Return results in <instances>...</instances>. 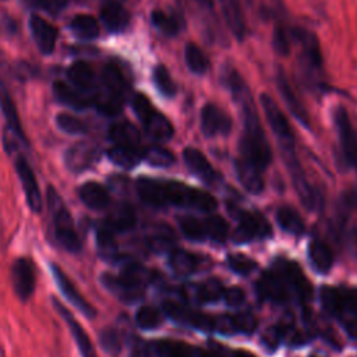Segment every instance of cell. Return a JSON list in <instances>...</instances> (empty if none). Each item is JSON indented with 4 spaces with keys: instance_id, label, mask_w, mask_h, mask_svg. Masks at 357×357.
Instances as JSON below:
<instances>
[{
    "instance_id": "48",
    "label": "cell",
    "mask_w": 357,
    "mask_h": 357,
    "mask_svg": "<svg viewBox=\"0 0 357 357\" xmlns=\"http://www.w3.org/2000/svg\"><path fill=\"white\" fill-rule=\"evenodd\" d=\"M293 42L291 29H289L284 24H276L273 29V47L279 54H289L290 46Z\"/></svg>"
},
{
    "instance_id": "42",
    "label": "cell",
    "mask_w": 357,
    "mask_h": 357,
    "mask_svg": "<svg viewBox=\"0 0 357 357\" xmlns=\"http://www.w3.org/2000/svg\"><path fill=\"white\" fill-rule=\"evenodd\" d=\"M152 81L156 89L166 98H172L176 95V84L169 73V70L159 64L152 71Z\"/></svg>"
},
{
    "instance_id": "21",
    "label": "cell",
    "mask_w": 357,
    "mask_h": 357,
    "mask_svg": "<svg viewBox=\"0 0 357 357\" xmlns=\"http://www.w3.org/2000/svg\"><path fill=\"white\" fill-rule=\"evenodd\" d=\"M100 21L109 32L119 33V32H123L128 26L130 14L121 3L102 1Z\"/></svg>"
},
{
    "instance_id": "47",
    "label": "cell",
    "mask_w": 357,
    "mask_h": 357,
    "mask_svg": "<svg viewBox=\"0 0 357 357\" xmlns=\"http://www.w3.org/2000/svg\"><path fill=\"white\" fill-rule=\"evenodd\" d=\"M205 226H206V237L218 243H223L226 240L229 233V226L222 216L213 215L206 218Z\"/></svg>"
},
{
    "instance_id": "4",
    "label": "cell",
    "mask_w": 357,
    "mask_h": 357,
    "mask_svg": "<svg viewBox=\"0 0 357 357\" xmlns=\"http://www.w3.org/2000/svg\"><path fill=\"white\" fill-rule=\"evenodd\" d=\"M131 106L135 116L144 126L145 132L158 142L169 141L173 137V126L169 119L158 112L149 99L142 93H135L131 99Z\"/></svg>"
},
{
    "instance_id": "35",
    "label": "cell",
    "mask_w": 357,
    "mask_h": 357,
    "mask_svg": "<svg viewBox=\"0 0 357 357\" xmlns=\"http://www.w3.org/2000/svg\"><path fill=\"white\" fill-rule=\"evenodd\" d=\"M70 29L81 40H92L99 36L98 21L92 15L79 14L70 21Z\"/></svg>"
},
{
    "instance_id": "12",
    "label": "cell",
    "mask_w": 357,
    "mask_h": 357,
    "mask_svg": "<svg viewBox=\"0 0 357 357\" xmlns=\"http://www.w3.org/2000/svg\"><path fill=\"white\" fill-rule=\"evenodd\" d=\"M52 303H53L54 310L59 312V315L63 318L67 328L70 329V333H71V336H73V339H74V342L78 347V351H79L81 357H98L96 353H95V347H93V343H92L91 337L85 332L84 326L77 321L74 314L56 297L52 298Z\"/></svg>"
},
{
    "instance_id": "34",
    "label": "cell",
    "mask_w": 357,
    "mask_h": 357,
    "mask_svg": "<svg viewBox=\"0 0 357 357\" xmlns=\"http://www.w3.org/2000/svg\"><path fill=\"white\" fill-rule=\"evenodd\" d=\"M308 258L312 268L319 273H326L333 264L332 251L322 241H312L308 245Z\"/></svg>"
},
{
    "instance_id": "8",
    "label": "cell",
    "mask_w": 357,
    "mask_h": 357,
    "mask_svg": "<svg viewBox=\"0 0 357 357\" xmlns=\"http://www.w3.org/2000/svg\"><path fill=\"white\" fill-rule=\"evenodd\" d=\"M10 273L14 293L21 301H28L36 287L35 262L28 257H20L13 262Z\"/></svg>"
},
{
    "instance_id": "60",
    "label": "cell",
    "mask_w": 357,
    "mask_h": 357,
    "mask_svg": "<svg viewBox=\"0 0 357 357\" xmlns=\"http://www.w3.org/2000/svg\"><path fill=\"white\" fill-rule=\"evenodd\" d=\"M102 1H113V3H121L123 4L126 0H102Z\"/></svg>"
},
{
    "instance_id": "20",
    "label": "cell",
    "mask_w": 357,
    "mask_h": 357,
    "mask_svg": "<svg viewBox=\"0 0 357 357\" xmlns=\"http://www.w3.org/2000/svg\"><path fill=\"white\" fill-rule=\"evenodd\" d=\"M218 4L231 35L237 40H243L247 32V25L240 0H218Z\"/></svg>"
},
{
    "instance_id": "1",
    "label": "cell",
    "mask_w": 357,
    "mask_h": 357,
    "mask_svg": "<svg viewBox=\"0 0 357 357\" xmlns=\"http://www.w3.org/2000/svg\"><path fill=\"white\" fill-rule=\"evenodd\" d=\"M137 192L145 204L152 206L176 205L202 212H211L218 206L216 199L209 192L178 181L141 177L137 181Z\"/></svg>"
},
{
    "instance_id": "16",
    "label": "cell",
    "mask_w": 357,
    "mask_h": 357,
    "mask_svg": "<svg viewBox=\"0 0 357 357\" xmlns=\"http://www.w3.org/2000/svg\"><path fill=\"white\" fill-rule=\"evenodd\" d=\"M258 296L273 303H283L290 296V289L278 271L265 272L257 282Z\"/></svg>"
},
{
    "instance_id": "28",
    "label": "cell",
    "mask_w": 357,
    "mask_h": 357,
    "mask_svg": "<svg viewBox=\"0 0 357 357\" xmlns=\"http://www.w3.org/2000/svg\"><path fill=\"white\" fill-rule=\"evenodd\" d=\"M91 95H92V106H95L96 110L105 116H109V117L117 116L123 109L124 98L110 92L105 86L102 89L95 88L91 92Z\"/></svg>"
},
{
    "instance_id": "18",
    "label": "cell",
    "mask_w": 357,
    "mask_h": 357,
    "mask_svg": "<svg viewBox=\"0 0 357 357\" xmlns=\"http://www.w3.org/2000/svg\"><path fill=\"white\" fill-rule=\"evenodd\" d=\"M276 271L282 275V278L287 283L290 293H294L300 300L310 298L311 286H310L308 280L304 278V275L297 264L289 262V261H280L278 264Z\"/></svg>"
},
{
    "instance_id": "43",
    "label": "cell",
    "mask_w": 357,
    "mask_h": 357,
    "mask_svg": "<svg viewBox=\"0 0 357 357\" xmlns=\"http://www.w3.org/2000/svg\"><path fill=\"white\" fill-rule=\"evenodd\" d=\"M162 322H163V318L160 311L152 305H144L138 308L135 312V324L144 331L155 329Z\"/></svg>"
},
{
    "instance_id": "24",
    "label": "cell",
    "mask_w": 357,
    "mask_h": 357,
    "mask_svg": "<svg viewBox=\"0 0 357 357\" xmlns=\"http://www.w3.org/2000/svg\"><path fill=\"white\" fill-rule=\"evenodd\" d=\"M0 107H1V112H3V114L6 117V121H7V130L6 131L13 134L14 137H17L24 145H28V141H26V137L22 131V126H21L15 105H14L10 93L7 92L6 86L1 82H0Z\"/></svg>"
},
{
    "instance_id": "15",
    "label": "cell",
    "mask_w": 357,
    "mask_h": 357,
    "mask_svg": "<svg viewBox=\"0 0 357 357\" xmlns=\"http://www.w3.org/2000/svg\"><path fill=\"white\" fill-rule=\"evenodd\" d=\"M201 130L206 137L226 135L231 130V119L213 103H205L201 110Z\"/></svg>"
},
{
    "instance_id": "53",
    "label": "cell",
    "mask_w": 357,
    "mask_h": 357,
    "mask_svg": "<svg viewBox=\"0 0 357 357\" xmlns=\"http://www.w3.org/2000/svg\"><path fill=\"white\" fill-rule=\"evenodd\" d=\"M31 3L49 14H59L68 6L70 0H31Z\"/></svg>"
},
{
    "instance_id": "57",
    "label": "cell",
    "mask_w": 357,
    "mask_h": 357,
    "mask_svg": "<svg viewBox=\"0 0 357 357\" xmlns=\"http://www.w3.org/2000/svg\"><path fill=\"white\" fill-rule=\"evenodd\" d=\"M197 7L208 15H213V0H192Z\"/></svg>"
},
{
    "instance_id": "54",
    "label": "cell",
    "mask_w": 357,
    "mask_h": 357,
    "mask_svg": "<svg viewBox=\"0 0 357 357\" xmlns=\"http://www.w3.org/2000/svg\"><path fill=\"white\" fill-rule=\"evenodd\" d=\"M236 322H237V332L250 335L257 329V318L251 314H238L236 315Z\"/></svg>"
},
{
    "instance_id": "56",
    "label": "cell",
    "mask_w": 357,
    "mask_h": 357,
    "mask_svg": "<svg viewBox=\"0 0 357 357\" xmlns=\"http://www.w3.org/2000/svg\"><path fill=\"white\" fill-rule=\"evenodd\" d=\"M222 298L225 300V303H226L227 305H230V307H237V305H240V304L244 301L245 294H244V291H243L241 289H238V287H229V289H225Z\"/></svg>"
},
{
    "instance_id": "22",
    "label": "cell",
    "mask_w": 357,
    "mask_h": 357,
    "mask_svg": "<svg viewBox=\"0 0 357 357\" xmlns=\"http://www.w3.org/2000/svg\"><path fill=\"white\" fill-rule=\"evenodd\" d=\"M78 198L81 202L93 211H102L109 206L110 195L105 185L98 181H86L78 188Z\"/></svg>"
},
{
    "instance_id": "26",
    "label": "cell",
    "mask_w": 357,
    "mask_h": 357,
    "mask_svg": "<svg viewBox=\"0 0 357 357\" xmlns=\"http://www.w3.org/2000/svg\"><path fill=\"white\" fill-rule=\"evenodd\" d=\"M152 349L158 357H204V350L170 339L156 340L152 344Z\"/></svg>"
},
{
    "instance_id": "2",
    "label": "cell",
    "mask_w": 357,
    "mask_h": 357,
    "mask_svg": "<svg viewBox=\"0 0 357 357\" xmlns=\"http://www.w3.org/2000/svg\"><path fill=\"white\" fill-rule=\"evenodd\" d=\"M46 206L50 218V229L56 244L67 252H81L82 244L77 233L73 215L60 192L49 185L46 190Z\"/></svg>"
},
{
    "instance_id": "40",
    "label": "cell",
    "mask_w": 357,
    "mask_h": 357,
    "mask_svg": "<svg viewBox=\"0 0 357 357\" xmlns=\"http://www.w3.org/2000/svg\"><path fill=\"white\" fill-rule=\"evenodd\" d=\"M276 219H278L279 226L284 231H287L290 234H294V236H298V234L304 233L303 219L300 218V215L294 209H291L289 206H282L276 213Z\"/></svg>"
},
{
    "instance_id": "6",
    "label": "cell",
    "mask_w": 357,
    "mask_h": 357,
    "mask_svg": "<svg viewBox=\"0 0 357 357\" xmlns=\"http://www.w3.org/2000/svg\"><path fill=\"white\" fill-rule=\"evenodd\" d=\"M259 100H261V106H262L264 114L266 117V121H268L273 134L278 138V142L280 145L283 158L290 156V155H296V152H294V135H293L291 127H290L284 113L282 112L279 105L268 93H261Z\"/></svg>"
},
{
    "instance_id": "46",
    "label": "cell",
    "mask_w": 357,
    "mask_h": 357,
    "mask_svg": "<svg viewBox=\"0 0 357 357\" xmlns=\"http://www.w3.org/2000/svg\"><path fill=\"white\" fill-rule=\"evenodd\" d=\"M56 124L57 127L70 135H79V134H85L86 132V126L85 123L68 113H60L56 116Z\"/></svg>"
},
{
    "instance_id": "41",
    "label": "cell",
    "mask_w": 357,
    "mask_h": 357,
    "mask_svg": "<svg viewBox=\"0 0 357 357\" xmlns=\"http://www.w3.org/2000/svg\"><path fill=\"white\" fill-rule=\"evenodd\" d=\"M225 287L222 286L220 280L209 279L194 289V297L199 303H212L222 298Z\"/></svg>"
},
{
    "instance_id": "3",
    "label": "cell",
    "mask_w": 357,
    "mask_h": 357,
    "mask_svg": "<svg viewBox=\"0 0 357 357\" xmlns=\"http://www.w3.org/2000/svg\"><path fill=\"white\" fill-rule=\"evenodd\" d=\"M321 300L325 310L336 317L351 337H357V289L324 287Z\"/></svg>"
},
{
    "instance_id": "31",
    "label": "cell",
    "mask_w": 357,
    "mask_h": 357,
    "mask_svg": "<svg viewBox=\"0 0 357 357\" xmlns=\"http://www.w3.org/2000/svg\"><path fill=\"white\" fill-rule=\"evenodd\" d=\"M109 138L116 145L141 148V134L138 128L128 121H120L113 124L109 130Z\"/></svg>"
},
{
    "instance_id": "23",
    "label": "cell",
    "mask_w": 357,
    "mask_h": 357,
    "mask_svg": "<svg viewBox=\"0 0 357 357\" xmlns=\"http://www.w3.org/2000/svg\"><path fill=\"white\" fill-rule=\"evenodd\" d=\"M183 158L187 167L202 181L212 183L218 178L215 169L212 167L209 160L205 158V155L199 149L188 146L183 151Z\"/></svg>"
},
{
    "instance_id": "27",
    "label": "cell",
    "mask_w": 357,
    "mask_h": 357,
    "mask_svg": "<svg viewBox=\"0 0 357 357\" xmlns=\"http://www.w3.org/2000/svg\"><path fill=\"white\" fill-rule=\"evenodd\" d=\"M53 93L60 103L74 110H84L92 106V95H82L81 91H75L60 81L53 84Z\"/></svg>"
},
{
    "instance_id": "49",
    "label": "cell",
    "mask_w": 357,
    "mask_h": 357,
    "mask_svg": "<svg viewBox=\"0 0 357 357\" xmlns=\"http://www.w3.org/2000/svg\"><path fill=\"white\" fill-rule=\"evenodd\" d=\"M99 343H100V347L109 354L119 353V350L121 347V339L119 336V332L112 326L103 328L100 331Z\"/></svg>"
},
{
    "instance_id": "19",
    "label": "cell",
    "mask_w": 357,
    "mask_h": 357,
    "mask_svg": "<svg viewBox=\"0 0 357 357\" xmlns=\"http://www.w3.org/2000/svg\"><path fill=\"white\" fill-rule=\"evenodd\" d=\"M29 29L38 49L43 54H50L56 46L57 29L42 17L35 14L29 17Z\"/></svg>"
},
{
    "instance_id": "36",
    "label": "cell",
    "mask_w": 357,
    "mask_h": 357,
    "mask_svg": "<svg viewBox=\"0 0 357 357\" xmlns=\"http://www.w3.org/2000/svg\"><path fill=\"white\" fill-rule=\"evenodd\" d=\"M102 85L109 89L113 93H117L124 98V93L127 91V81L124 78V74L121 70L113 64L109 63L102 70Z\"/></svg>"
},
{
    "instance_id": "51",
    "label": "cell",
    "mask_w": 357,
    "mask_h": 357,
    "mask_svg": "<svg viewBox=\"0 0 357 357\" xmlns=\"http://www.w3.org/2000/svg\"><path fill=\"white\" fill-rule=\"evenodd\" d=\"M213 331H218L223 335H233L237 332L236 315H220L213 318Z\"/></svg>"
},
{
    "instance_id": "17",
    "label": "cell",
    "mask_w": 357,
    "mask_h": 357,
    "mask_svg": "<svg viewBox=\"0 0 357 357\" xmlns=\"http://www.w3.org/2000/svg\"><path fill=\"white\" fill-rule=\"evenodd\" d=\"M276 86H278V91H279L282 99L284 100V105L287 106L289 112L297 119V121L301 126L308 128L310 127L308 112L304 107V105L300 102V99L296 95V92L293 91L286 74L282 70H279L278 74H276Z\"/></svg>"
},
{
    "instance_id": "11",
    "label": "cell",
    "mask_w": 357,
    "mask_h": 357,
    "mask_svg": "<svg viewBox=\"0 0 357 357\" xmlns=\"http://www.w3.org/2000/svg\"><path fill=\"white\" fill-rule=\"evenodd\" d=\"M333 120H335L336 131L339 135V142L342 146L343 156L350 166L357 167V132L350 121V117L346 109L339 106L335 110Z\"/></svg>"
},
{
    "instance_id": "55",
    "label": "cell",
    "mask_w": 357,
    "mask_h": 357,
    "mask_svg": "<svg viewBox=\"0 0 357 357\" xmlns=\"http://www.w3.org/2000/svg\"><path fill=\"white\" fill-rule=\"evenodd\" d=\"M282 336H283L282 328H279V326L268 328V329L265 331V333L262 335V343H264L268 349L275 350V349L278 347V344L280 343Z\"/></svg>"
},
{
    "instance_id": "7",
    "label": "cell",
    "mask_w": 357,
    "mask_h": 357,
    "mask_svg": "<svg viewBox=\"0 0 357 357\" xmlns=\"http://www.w3.org/2000/svg\"><path fill=\"white\" fill-rule=\"evenodd\" d=\"M13 155H14V169L21 183L22 191L25 194L26 204L32 212L40 213L43 209V198H42V192H40L36 176L33 173V169L24 153L17 151Z\"/></svg>"
},
{
    "instance_id": "25",
    "label": "cell",
    "mask_w": 357,
    "mask_h": 357,
    "mask_svg": "<svg viewBox=\"0 0 357 357\" xmlns=\"http://www.w3.org/2000/svg\"><path fill=\"white\" fill-rule=\"evenodd\" d=\"M135 222H137V216H135L134 208L127 202H121L109 212L103 225L107 226L112 231L120 233V231L132 229Z\"/></svg>"
},
{
    "instance_id": "9",
    "label": "cell",
    "mask_w": 357,
    "mask_h": 357,
    "mask_svg": "<svg viewBox=\"0 0 357 357\" xmlns=\"http://www.w3.org/2000/svg\"><path fill=\"white\" fill-rule=\"evenodd\" d=\"M240 222L233 231V241L237 244L248 243L252 240H262L272 234L269 222L257 212H241Z\"/></svg>"
},
{
    "instance_id": "38",
    "label": "cell",
    "mask_w": 357,
    "mask_h": 357,
    "mask_svg": "<svg viewBox=\"0 0 357 357\" xmlns=\"http://www.w3.org/2000/svg\"><path fill=\"white\" fill-rule=\"evenodd\" d=\"M152 25L166 36H176L181 29V22L174 14H167L162 10H153L151 13Z\"/></svg>"
},
{
    "instance_id": "14",
    "label": "cell",
    "mask_w": 357,
    "mask_h": 357,
    "mask_svg": "<svg viewBox=\"0 0 357 357\" xmlns=\"http://www.w3.org/2000/svg\"><path fill=\"white\" fill-rule=\"evenodd\" d=\"M102 284L117 298L126 303H134L139 300L144 294L142 284L123 276V275H113V273H103L100 278Z\"/></svg>"
},
{
    "instance_id": "5",
    "label": "cell",
    "mask_w": 357,
    "mask_h": 357,
    "mask_svg": "<svg viewBox=\"0 0 357 357\" xmlns=\"http://www.w3.org/2000/svg\"><path fill=\"white\" fill-rule=\"evenodd\" d=\"M293 40L300 46V64L305 78L318 82L322 73V54L317 36L303 28H291Z\"/></svg>"
},
{
    "instance_id": "33",
    "label": "cell",
    "mask_w": 357,
    "mask_h": 357,
    "mask_svg": "<svg viewBox=\"0 0 357 357\" xmlns=\"http://www.w3.org/2000/svg\"><path fill=\"white\" fill-rule=\"evenodd\" d=\"M114 231H112L103 223L96 229V247L100 258L106 261H116L119 258V247L114 238Z\"/></svg>"
},
{
    "instance_id": "10",
    "label": "cell",
    "mask_w": 357,
    "mask_h": 357,
    "mask_svg": "<svg viewBox=\"0 0 357 357\" xmlns=\"http://www.w3.org/2000/svg\"><path fill=\"white\" fill-rule=\"evenodd\" d=\"M50 271H52V276H53L60 293L67 298V301L73 307H75L84 317L93 319L98 314L96 308L77 290V287L74 286L71 279L64 273V271L53 262L50 264Z\"/></svg>"
},
{
    "instance_id": "37",
    "label": "cell",
    "mask_w": 357,
    "mask_h": 357,
    "mask_svg": "<svg viewBox=\"0 0 357 357\" xmlns=\"http://www.w3.org/2000/svg\"><path fill=\"white\" fill-rule=\"evenodd\" d=\"M184 60L188 70L197 75H202L209 70V60L199 46L187 43L184 47Z\"/></svg>"
},
{
    "instance_id": "58",
    "label": "cell",
    "mask_w": 357,
    "mask_h": 357,
    "mask_svg": "<svg viewBox=\"0 0 357 357\" xmlns=\"http://www.w3.org/2000/svg\"><path fill=\"white\" fill-rule=\"evenodd\" d=\"M350 202H351V205L357 209V185L351 190V194H350Z\"/></svg>"
},
{
    "instance_id": "45",
    "label": "cell",
    "mask_w": 357,
    "mask_h": 357,
    "mask_svg": "<svg viewBox=\"0 0 357 357\" xmlns=\"http://www.w3.org/2000/svg\"><path fill=\"white\" fill-rule=\"evenodd\" d=\"M142 159H145L149 165L156 167H167L174 162V156L170 151L156 145L142 149Z\"/></svg>"
},
{
    "instance_id": "50",
    "label": "cell",
    "mask_w": 357,
    "mask_h": 357,
    "mask_svg": "<svg viewBox=\"0 0 357 357\" xmlns=\"http://www.w3.org/2000/svg\"><path fill=\"white\" fill-rule=\"evenodd\" d=\"M227 264L231 268V271H234L238 275H248L250 272H252L257 268V262L243 254L229 255Z\"/></svg>"
},
{
    "instance_id": "59",
    "label": "cell",
    "mask_w": 357,
    "mask_h": 357,
    "mask_svg": "<svg viewBox=\"0 0 357 357\" xmlns=\"http://www.w3.org/2000/svg\"><path fill=\"white\" fill-rule=\"evenodd\" d=\"M237 356H238V357H255V356H252V354H248V353L240 351V350H237Z\"/></svg>"
},
{
    "instance_id": "44",
    "label": "cell",
    "mask_w": 357,
    "mask_h": 357,
    "mask_svg": "<svg viewBox=\"0 0 357 357\" xmlns=\"http://www.w3.org/2000/svg\"><path fill=\"white\" fill-rule=\"evenodd\" d=\"M178 223H180V229L185 237L195 240V241H201V240L206 238L205 219L201 220L194 216H183V218H180Z\"/></svg>"
},
{
    "instance_id": "39",
    "label": "cell",
    "mask_w": 357,
    "mask_h": 357,
    "mask_svg": "<svg viewBox=\"0 0 357 357\" xmlns=\"http://www.w3.org/2000/svg\"><path fill=\"white\" fill-rule=\"evenodd\" d=\"M169 262L177 275H190L198 268L199 258L185 250H176L172 252Z\"/></svg>"
},
{
    "instance_id": "30",
    "label": "cell",
    "mask_w": 357,
    "mask_h": 357,
    "mask_svg": "<svg viewBox=\"0 0 357 357\" xmlns=\"http://www.w3.org/2000/svg\"><path fill=\"white\" fill-rule=\"evenodd\" d=\"M107 158L119 167L132 169L142 160V148L116 145L107 149Z\"/></svg>"
},
{
    "instance_id": "13",
    "label": "cell",
    "mask_w": 357,
    "mask_h": 357,
    "mask_svg": "<svg viewBox=\"0 0 357 357\" xmlns=\"http://www.w3.org/2000/svg\"><path fill=\"white\" fill-rule=\"evenodd\" d=\"M99 148L88 141H81L70 146L64 153L66 167L73 173H82L91 169L99 159Z\"/></svg>"
},
{
    "instance_id": "29",
    "label": "cell",
    "mask_w": 357,
    "mask_h": 357,
    "mask_svg": "<svg viewBox=\"0 0 357 357\" xmlns=\"http://www.w3.org/2000/svg\"><path fill=\"white\" fill-rule=\"evenodd\" d=\"M236 172L237 177L241 181L243 187L252 192V194H259L264 190V178H262V170L258 169L257 166L245 162L244 159H238L236 162Z\"/></svg>"
},
{
    "instance_id": "32",
    "label": "cell",
    "mask_w": 357,
    "mask_h": 357,
    "mask_svg": "<svg viewBox=\"0 0 357 357\" xmlns=\"http://www.w3.org/2000/svg\"><path fill=\"white\" fill-rule=\"evenodd\" d=\"M68 79L75 85V88L81 92H92L95 84V74L92 67L85 61H77L71 64L67 71Z\"/></svg>"
},
{
    "instance_id": "52",
    "label": "cell",
    "mask_w": 357,
    "mask_h": 357,
    "mask_svg": "<svg viewBox=\"0 0 357 357\" xmlns=\"http://www.w3.org/2000/svg\"><path fill=\"white\" fill-rule=\"evenodd\" d=\"M173 244V236L169 230H158L149 237V247L156 251H163L170 248Z\"/></svg>"
}]
</instances>
